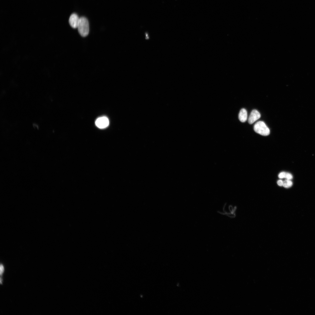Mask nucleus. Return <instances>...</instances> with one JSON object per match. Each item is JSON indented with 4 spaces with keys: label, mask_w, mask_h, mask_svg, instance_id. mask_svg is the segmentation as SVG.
Returning a JSON list of instances; mask_svg holds the SVG:
<instances>
[{
    "label": "nucleus",
    "mask_w": 315,
    "mask_h": 315,
    "mask_svg": "<svg viewBox=\"0 0 315 315\" xmlns=\"http://www.w3.org/2000/svg\"><path fill=\"white\" fill-rule=\"evenodd\" d=\"M78 32L83 37L87 36L89 32V24L88 19L85 17L80 18L79 23L78 27Z\"/></svg>",
    "instance_id": "1"
},
{
    "label": "nucleus",
    "mask_w": 315,
    "mask_h": 315,
    "mask_svg": "<svg viewBox=\"0 0 315 315\" xmlns=\"http://www.w3.org/2000/svg\"><path fill=\"white\" fill-rule=\"evenodd\" d=\"M254 130L257 133L264 136L269 135L270 132L269 129L262 121H259L256 123L254 126Z\"/></svg>",
    "instance_id": "2"
},
{
    "label": "nucleus",
    "mask_w": 315,
    "mask_h": 315,
    "mask_svg": "<svg viewBox=\"0 0 315 315\" xmlns=\"http://www.w3.org/2000/svg\"><path fill=\"white\" fill-rule=\"evenodd\" d=\"M96 126L98 128L103 129L107 127L109 125V121L108 118L105 116L98 118L95 122Z\"/></svg>",
    "instance_id": "3"
},
{
    "label": "nucleus",
    "mask_w": 315,
    "mask_h": 315,
    "mask_svg": "<svg viewBox=\"0 0 315 315\" xmlns=\"http://www.w3.org/2000/svg\"><path fill=\"white\" fill-rule=\"evenodd\" d=\"M80 18L78 15L75 13L72 14L69 19V23L73 28H77L79 23Z\"/></svg>",
    "instance_id": "4"
},
{
    "label": "nucleus",
    "mask_w": 315,
    "mask_h": 315,
    "mask_svg": "<svg viewBox=\"0 0 315 315\" xmlns=\"http://www.w3.org/2000/svg\"><path fill=\"white\" fill-rule=\"evenodd\" d=\"M260 116L259 112L257 110L254 109L251 113L248 118V123L250 124H252L259 119Z\"/></svg>",
    "instance_id": "5"
},
{
    "label": "nucleus",
    "mask_w": 315,
    "mask_h": 315,
    "mask_svg": "<svg viewBox=\"0 0 315 315\" xmlns=\"http://www.w3.org/2000/svg\"><path fill=\"white\" fill-rule=\"evenodd\" d=\"M238 118L239 120L242 122H245L246 121L247 118V113L246 110L243 108L240 110Z\"/></svg>",
    "instance_id": "6"
},
{
    "label": "nucleus",
    "mask_w": 315,
    "mask_h": 315,
    "mask_svg": "<svg viewBox=\"0 0 315 315\" xmlns=\"http://www.w3.org/2000/svg\"><path fill=\"white\" fill-rule=\"evenodd\" d=\"M292 182L290 180L286 179L283 181V186L286 188H289L292 186Z\"/></svg>",
    "instance_id": "7"
},
{
    "label": "nucleus",
    "mask_w": 315,
    "mask_h": 315,
    "mask_svg": "<svg viewBox=\"0 0 315 315\" xmlns=\"http://www.w3.org/2000/svg\"><path fill=\"white\" fill-rule=\"evenodd\" d=\"M287 179L291 180L293 178V176L291 174L288 173H286L285 178Z\"/></svg>",
    "instance_id": "8"
},
{
    "label": "nucleus",
    "mask_w": 315,
    "mask_h": 315,
    "mask_svg": "<svg viewBox=\"0 0 315 315\" xmlns=\"http://www.w3.org/2000/svg\"><path fill=\"white\" fill-rule=\"evenodd\" d=\"M286 172H280L278 175V177L280 178H285Z\"/></svg>",
    "instance_id": "9"
},
{
    "label": "nucleus",
    "mask_w": 315,
    "mask_h": 315,
    "mask_svg": "<svg viewBox=\"0 0 315 315\" xmlns=\"http://www.w3.org/2000/svg\"><path fill=\"white\" fill-rule=\"evenodd\" d=\"M277 184L279 186H282L283 184V181L281 180H279L277 181Z\"/></svg>",
    "instance_id": "10"
},
{
    "label": "nucleus",
    "mask_w": 315,
    "mask_h": 315,
    "mask_svg": "<svg viewBox=\"0 0 315 315\" xmlns=\"http://www.w3.org/2000/svg\"><path fill=\"white\" fill-rule=\"evenodd\" d=\"M0 274L1 276L4 270V267L2 265H1L0 266Z\"/></svg>",
    "instance_id": "11"
}]
</instances>
